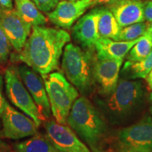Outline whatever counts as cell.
<instances>
[{
  "mask_svg": "<svg viewBox=\"0 0 152 152\" xmlns=\"http://www.w3.org/2000/svg\"><path fill=\"white\" fill-rule=\"evenodd\" d=\"M70 41L71 35L64 30L33 26L18 58L44 79L58 68L64 48Z\"/></svg>",
  "mask_w": 152,
  "mask_h": 152,
  "instance_id": "1",
  "label": "cell"
},
{
  "mask_svg": "<svg viewBox=\"0 0 152 152\" xmlns=\"http://www.w3.org/2000/svg\"><path fill=\"white\" fill-rule=\"evenodd\" d=\"M146 91L140 80L121 79L110 94L98 100L99 111L112 124H120L138 113L144 103Z\"/></svg>",
  "mask_w": 152,
  "mask_h": 152,
  "instance_id": "2",
  "label": "cell"
},
{
  "mask_svg": "<svg viewBox=\"0 0 152 152\" xmlns=\"http://www.w3.org/2000/svg\"><path fill=\"white\" fill-rule=\"evenodd\" d=\"M67 124L92 152H100L107 134L105 118L85 96L75 101L67 118Z\"/></svg>",
  "mask_w": 152,
  "mask_h": 152,
  "instance_id": "3",
  "label": "cell"
},
{
  "mask_svg": "<svg viewBox=\"0 0 152 152\" xmlns=\"http://www.w3.org/2000/svg\"><path fill=\"white\" fill-rule=\"evenodd\" d=\"M95 49H85L68 43L63 52L61 67L66 77L77 91L88 95L94 90Z\"/></svg>",
  "mask_w": 152,
  "mask_h": 152,
  "instance_id": "4",
  "label": "cell"
},
{
  "mask_svg": "<svg viewBox=\"0 0 152 152\" xmlns=\"http://www.w3.org/2000/svg\"><path fill=\"white\" fill-rule=\"evenodd\" d=\"M44 80L52 115L57 123L66 125L73 104L79 96L78 91L61 72H52Z\"/></svg>",
  "mask_w": 152,
  "mask_h": 152,
  "instance_id": "5",
  "label": "cell"
},
{
  "mask_svg": "<svg viewBox=\"0 0 152 152\" xmlns=\"http://www.w3.org/2000/svg\"><path fill=\"white\" fill-rule=\"evenodd\" d=\"M4 80L6 94L13 105L33 119L38 127L42 121H46L39 113L33 97L23 83L17 68L10 66L7 68Z\"/></svg>",
  "mask_w": 152,
  "mask_h": 152,
  "instance_id": "6",
  "label": "cell"
},
{
  "mask_svg": "<svg viewBox=\"0 0 152 152\" xmlns=\"http://www.w3.org/2000/svg\"><path fill=\"white\" fill-rule=\"evenodd\" d=\"M120 149L130 151L152 150V118L144 117L130 126L123 128L117 133Z\"/></svg>",
  "mask_w": 152,
  "mask_h": 152,
  "instance_id": "7",
  "label": "cell"
},
{
  "mask_svg": "<svg viewBox=\"0 0 152 152\" xmlns=\"http://www.w3.org/2000/svg\"><path fill=\"white\" fill-rule=\"evenodd\" d=\"M2 135L10 140H20L37 133L39 127L27 115L17 111L6 101L1 115Z\"/></svg>",
  "mask_w": 152,
  "mask_h": 152,
  "instance_id": "8",
  "label": "cell"
},
{
  "mask_svg": "<svg viewBox=\"0 0 152 152\" xmlns=\"http://www.w3.org/2000/svg\"><path fill=\"white\" fill-rule=\"evenodd\" d=\"M0 25L11 47L20 52L23 48L33 26L25 20L16 9L0 7Z\"/></svg>",
  "mask_w": 152,
  "mask_h": 152,
  "instance_id": "9",
  "label": "cell"
},
{
  "mask_svg": "<svg viewBox=\"0 0 152 152\" xmlns=\"http://www.w3.org/2000/svg\"><path fill=\"white\" fill-rule=\"evenodd\" d=\"M123 59L96 58L93 75L95 87L102 96L110 94L116 88Z\"/></svg>",
  "mask_w": 152,
  "mask_h": 152,
  "instance_id": "10",
  "label": "cell"
},
{
  "mask_svg": "<svg viewBox=\"0 0 152 152\" xmlns=\"http://www.w3.org/2000/svg\"><path fill=\"white\" fill-rule=\"evenodd\" d=\"M46 136L62 152H92L71 128L56 121L45 123Z\"/></svg>",
  "mask_w": 152,
  "mask_h": 152,
  "instance_id": "11",
  "label": "cell"
},
{
  "mask_svg": "<svg viewBox=\"0 0 152 152\" xmlns=\"http://www.w3.org/2000/svg\"><path fill=\"white\" fill-rule=\"evenodd\" d=\"M17 69L23 83L37 105L39 113L45 119H49L52 111L43 77L26 64L19 66Z\"/></svg>",
  "mask_w": 152,
  "mask_h": 152,
  "instance_id": "12",
  "label": "cell"
},
{
  "mask_svg": "<svg viewBox=\"0 0 152 152\" xmlns=\"http://www.w3.org/2000/svg\"><path fill=\"white\" fill-rule=\"evenodd\" d=\"M92 5L93 0L61 1L47 16L49 20L56 26L69 29Z\"/></svg>",
  "mask_w": 152,
  "mask_h": 152,
  "instance_id": "13",
  "label": "cell"
},
{
  "mask_svg": "<svg viewBox=\"0 0 152 152\" xmlns=\"http://www.w3.org/2000/svg\"><path fill=\"white\" fill-rule=\"evenodd\" d=\"M100 7L93 9L81 16L72 29L74 39L85 49H95V45L99 39L98 32V20Z\"/></svg>",
  "mask_w": 152,
  "mask_h": 152,
  "instance_id": "14",
  "label": "cell"
},
{
  "mask_svg": "<svg viewBox=\"0 0 152 152\" xmlns=\"http://www.w3.org/2000/svg\"><path fill=\"white\" fill-rule=\"evenodd\" d=\"M107 4L121 28L145 20L146 2L142 0H118Z\"/></svg>",
  "mask_w": 152,
  "mask_h": 152,
  "instance_id": "15",
  "label": "cell"
},
{
  "mask_svg": "<svg viewBox=\"0 0 152 152\" xmlns=\"http://www.w3.org/2000/svg\"><path fill=\"white\" fill-rule=\"evenodd\" d=\"M132 41H115L109 38L99 37L95 45V52L97 58L123 59L132 47L140 39Z\"/></svg>",
  "mask_w": 152,
  "mask_h": 152,
  "instance_id": "16",
  "label": "cell"
},
{
  "mask_svg": "<svg viewBox=\"0 0 152 152\" xmlns=\"http://www.w3.org/2000/svg\"><path fill=\"white\" fill-rule=\"evenodd\" d=\"M14 147L16 152H62L46 135L38 132L28 140L16 144Z\"/></svg>",
  "mask_w": 152,
  "mask_h": 152,
  "instance_id": "17",
  "label": "cell"
},
{
  "mask_svg": "<svg viewBox=\"0 0 152 152\" xmlns=\"http://www.w3.org/2000/svg\"><path fill=\"white\" fill-rule=\"evenodd\" d=\"M122 28L119 26L113 13L107 7H100L98 32L100 37L116 40Z\"/></svg>",
  "mask_w": 152,
  "mask_h": 152,
  "instance_id": "18",
  "label": "cell"
},
{
  "mask_svg": "<svg viewBox=\"0 0 152 152\" xmlns=\"http://www.w3.org/2000/svg\"><path fill=\"white\" fill-rule=\"evenodd\" d=\"M16 9L32 26H45L47 20L32 0H14Z\"/></svg>",
  "mask_w": 152,
  "mask_h": 152,
  "instance_id": "19",
  "label": "cell"
},
{
  "mask_svg": "<svg viewBox=\"0 0 152 152\" xmlns=\"http://www.w3.org/2000/svg\"><path fill=\"white\" fill-rule=\"evenodd\" d=\"M152 70V50L145 58L140 61H125L121 70V75L123 78L135 80L146 78Z\"/></svg>",
  "mask_w": 152,
  "mask_h": 152,
  "instance_id": "20",
  "label": "cell"
},
{
  "mask_svg": "<svg viewBox=\"0 0 152 152\" xmlns=\"http://www.w3.org/2000/svg\"><path fill=\"white\" fill-rule=\"evenodd\" d=\"M152 50V37L149 32H146L140 39L132 47L127 56V61L130 62L140 61L145 58Z\"/></svg>",
  "mask_w": 152,
  "mask_h": 152,
  "instance_id": "21",
  "label": "cell"
},
{
  "mask_svg": "<svg viewBox=\"0 0 152 152\" xmlns=\"http://www.w3.org/2000/svg\"><path fill=\"white\" fill-rule=\"evenodd\" d=\"M149 25L144 22L137 23L122 28L115 41H132L145 34Z\"/></svg>",
  "mask_w": 152,
  "mask_h": 152,
  "instance_id": "22",
  "label": "cell"
},
{
  "mask_svg": "<svg viewBox=\"0 0 152 152\" xmlns=\"http://www.w3.org/2000/svg\"><path fill=\"white\" fill-rule=\"evenodd\" d=\"M11 47L8 37L0 25V64L7 60L10 53Z\"/></svg>",
  "mask_w": 152,
  "mask_h": 152,
  "instance_id": "23",
  "label": "cell"
},
{
  "mask_svg": "<svg viewBox=\"0 0 152 152\" xmlns=\"http://www.w3.org/2000/svg\"><path fill=\"white\" fill-rule=\"evenodd\" d=\"M42 12L47 13L54 10L61 0H32Z\"/></svg>",
  "mask_w": 152,
  "mask_h": 152,
  "instance_id": "24",
  "label": "cell"
},
{
  "mask_svg": "<svg viewBox=\"0 0 152 152\" xmlns=\"http://www.w3.org/2000/svg\"><path fill=\"white\" fill-rule=\"evenodd\" d=\"M3 87H4V78L3 76L0 75V119L1 118V115L4 109L6 100L3 94Z\"/></svg>",
  "mask_w": 152,
  "mask_h": 152,
  "instance_id": "25",
  "label": "cell"
},
{
  "mask_svg": "<svg viewBox=\"0 0 152 152\" xmlns=\"http://www.w3.org/2000/svg\"><path fill=\"white\" fill-rule=\"evenodd\" d=\"M144 18L149 22H152V0L146 3L144 7Z\"/></svg>",
  "mask_w": 152,
  "mask_h": 152,
  "instance_id": "26",
  "label": "cell"
},
{
  "mask_svg": "<svg viewBox=\"0 0 152 152\" xmlns=\"http://www.w3.org/2000/svg\"><path fill=\"white\" fill-rule=\"evenodd\" d=\"M0 7L3 9H13L12 0H0Z\"/></svg>",
  "mask_w": 152,
  "mask_h": 152,
  "instance_id": "27",
  "label": "cell"
},
{
  "mask_svg": "<svg viewBox=\"0 0 152 152\" xmlns=\"http://www.w3.org/2000/svg\"><path fill=\"white\" fill-rule=\"evenodd\" d=\"M0 152H16V151L11 149V147H9L8 144H6L5 145L0 147Z\"/></svg>",
  "mask_w": 152,
  "mask_h": 152,
  "instance_id": "28",
  "label": "cell"
},
{
  "mask_svg": "<svg viewBox=\"0 0 152 152\" xmlns=\"http://www.w3.org/2000/svg\"><path fill=\"white\" fill-rule=\"evenodd\" d=\"M115 1L118 0H93V5L98 4H108Z\"/></svg>",
  "mask_w": 152,
  "mask_h": 152,
  "instance_id": "29",
  "label": "cell"
},
{
  "mask_svg": "<svg viewBox=\"0 0 152 152\" xmlns=\"http://www.w3.org/2000/svg\"><path fill=\"white\" fill-rule=\"evenodd\" d=\"M146 79H147V84H148V85H149V87L151 86V85H152V70L149 73V75H147V77H146Z\"/></svg>",
  "mask_w": 152,
  "mask_h": 152,
  "instance_id": "30",
  "label": "cell"
},
{
  "mask_svg": "<svg viewBox=\"0 0 152 152\" xmlns=\"http://www.w3.org/2000/svg\"><path fill=\"white\" fill-rule=\"evenodd\" d=\"M149 110L150 112H151V115H152V92L150 93L149 96Z\"/></svg>",
  "mask_w": 152,
  "mask_h": 152,
  "instance_id": "31",
  "label": "cell"
},
{
  "mask_svg": "<svg viewBox=\"0 0 152 152\" xmlns=\"http://www.w3.org/2000/svg\"><path fill=\"white\" fill-rule=\"evenodd\" d=\"M115 152H152V150H151V151H126V150H123V149H118L117 151H115Z\"/></svg>",
  "mask_w": 152,
  "mask_h": 152,
  "instance_id": "32",
  "label": "cell"
},
{
  "mask_svg": "<svg viewBox=\"0 0 152 152\" xmlns=\"http://www.w3.org/2000/svg\"><path fill=\"white\" fill-rule=\"evenodd\" d=\"M147 31L149 32V33H150V35H151V37H152V23L150 24L149 26V28H148Z\"/></svg>",
  "mask_w": 152,
  "mask_h": 152,
  "instance_id": "33",
  "label": "cell"
},
{
  "mask_svg": "<svg viewBox=\"0 0 152 152\" xmlns=\"http://www.w3.org/2000/svg\"><path fill=\"white\" fill-rule=\"evenodd\" d=\"M6 144H7V143H5L4 142H3L2 140H1V139H0V147H1V146H4V145H5Z\"/></svg>",
  "mask_w": 152,
  "mask_h": 152,
  "instance_id": "34",
  "label": "cell"
},
{
  "mask_svg": "<svg viewBox=\"0 0 152 152\" xmlns=\"http://www.w3.org/2000/svg\"><path fill=\"white\" fill-rule=\"evenodd\" d=\"M149 88H150V89H151V90H152V85H151V86H149Z\"/></svg>",
  "mask_w": 152,
  "mask_h": 152,
  "instance_id": "35",
  "label": "cell"
},
{
  "mask_svg": "<svg viewBox=\"0 0 152 152\" xmlns=\"http://www.w3.org/2000/svg\"><path fill=\"white\" fill-rule=\"evenodd\" d=\"M71 1H78V0H71Z\"/></svg>",
  "mask_w": 152,
  "mask_h": 152,
  "instance_id": "36",
  "label": "cell"
},
{
  "mask_svg": "<svg viewBox=\"0 0 152 152\" xmlns=\"http://www.w3.org/2000/svg\"><path fill=\"white\" fill-rule=\"evenodd\" d=\"M100 152H103V151H100Z\"/></svg>",
  "mask_w": 152,
  "mask_h": 152,
  "instance_id": "37",
  "label": "cell"
}]
</instances>
